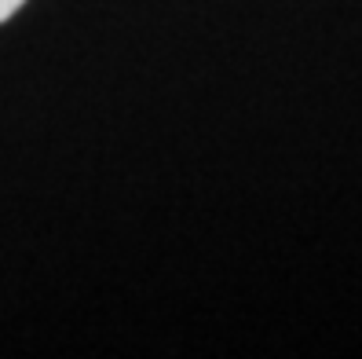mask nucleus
I'll return each instance as SVG.
<instances>
[{"label": "nucleus", "instance_id": "f257e3e1", "mask_svg": "<svg viewBox=\"0 0 362 359\" xmlns=\"http://www.w3.org/2000/svg\"><path fill=\"white\" fill-rule=\"evenodd\" d=\"M23 4H26V0H0V23H8V18L23 8Z\"/></svg>", "mask_w": 362, "mask_h": 359}]
</instances>
